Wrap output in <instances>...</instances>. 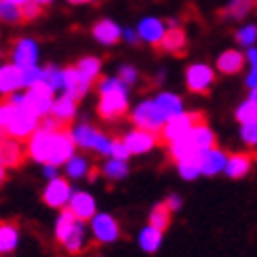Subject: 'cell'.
Instances as JSON below:
<instances>
[{"label":"cell","mask_w":257,"mask_h":257,"mask_svg":"<svg viewBox=\"0 0 257 257\" xmlns=\"http://www.w3.org/2000/svg\"><path fill=\"white\" fill-rule=\"evenodd\" d=\"M70 5H89V3H95V0H68Z\"/></svg>","instance_id":"52"},{"label":"cell","mask_w":257,"mask_h":257,"mask_svg":"<svg viewBox=\"0 0 257 257\" xmlns=\"http://www.w3.org/2000/svg\"><path fill=\"white\" fill-rule=\"evenodd\" d=\"M188 47V36L181 28H167V34L160 42V49L171 55H181Z\"/></svg>","instance_id":"22"},{"label":"cell","mask_w":257,"mask_h":257,"mask_svg":"<svg viewBox=\"0 0 257 257\" xmlns=\"http://www.w3.org/2000/svg\"><path fill=\"white\" fill-rule=\"evenodd\" d=\"M247 87H249V89H255V87H257V63H255V66H251V70H249Z\"/></svg>","instance_id":"50"},{"label":"cell","mask_w":257,"mask_h":257,"mask_svg":"<svg viewBox=\"0 0 257 257\" xmlns=\"http://www.w3.org/2000/svg\"><path fill=\"white\" fill-rule=\"evenodd\" d=\"M5 179H7V173H5V165H0V186L5 184Z\"/></svg>","instance_id":"53"},{"label":"cell","mask_w":257,"mask_h":257,"mask_svg":"<svg viewBox=\"0 0 257 257\" xmlns=\"http://www.w3.org/2000/svg\"><path fill=\"white\" fill-rule=\"evenodd\" d=\"M72 133H74V139H76V146L95 150L97 154H103V156L112 154V139L105 137L97 128H93L91 124H78Z\"/></svg>","instance_id":"5"},{"label":"cell","mask_w":257,"mask_h":257,"mask_svg":"<svg viewBox=\"0 0 257 257\" xmlns=\"http://www.w3.org/2000/svg\"><path fill=\"white\" fill-rule=\"evenodd\" d=\"M122 38L128 42V45H137V42H139V34H137V30H131V28L122 30Z\"/></svg>","instance_id":"48"},{"label":"cell","mask_w":257,"mask_h":257,"mask_svg":"<svg viewBox=\"0 0 257 257\" xmlns=\"http://www.w3.org/2000/svg\"><path fill=\"white\" fill-rule=\"evenodd\" d=\"M76 68H78L91 82H95V80L99 78V74H101V59H97V57H82V59L76 63Z\"/></svg>","instance_id":"36"},{"label":"cell","mask_w":257,"mask_h":257,"mask_svg":"<svg viewBox=\"0 0 257 257\" xmlns=\"http://www.w3.org/2000/svg\"><path fill=\"white\" fill-rule=\"evenodd\" d=\"M91 80L84 76V74L76 68V66H72V68H68V70H63V93H68V95H72L74 99H82L84 95L89 93V89H91Z\"/></svg>","instance_id":"12"},{"label":"cell","mask_w":257,"mask_h":257,"mask_svg":"<svg viewBox=\"0 0 257 257\" xmlns=\"http://www.w3.org/2000/svg\"><path fill=\"white\" fill-rule=\"evenodd\" d=\"M74 148H76V139H74V133H70L68 128L63 131H55L53 133V144H51V156L47 165H66L68 160L74 156Z\"/></svg>","instance_id":"8"},{"label":"cell","mask_w":257,"mask_h":257,"mask_svg":"<svg viewBox=\"0 0 257 257\" xmlns=\"http://www.w3.org/2000/svg\"><path fill=\"white\" fill-rule=\"evenodd\" d=\"M13 103L11 101H0V133H7V128L13 118Z\"/></svg>","instance_id":"43"},{"label":"cell","mask_w":257,"mask_h":257,"mask_svg":"<svg viewBox=\"0 0 257 257\" xmlns=\"http://www.w3.org/2000/svg\"><path fill=\"white\" fill-rule=\"evenodd\" d=\"M236 120L240 122V124H249V122H255L257 120V105L251 101V99H247V101H242L238 108H236Z\"/></svg>","instance_id":"37"},{"label":"cell","mask_w":257,"mask_h":257,"mask_svg":"<svg viewBox=\"0 0 257 257\" xmlns=\"http://www.w3.org/2000/svg\"><path fill=\"white\" fill-rule=\"evenodd\" d=\"M177 171L179 175L184 179H196L198 175H202V165H200V154L198 156H192L188 160H184V163H177Z\"/></svg>","instance_id":"35"},{"label":"cell","mask_w":257,"mask_h":257,"mask_svg":"<svg viewBox=\"0 0 257 257\" xmlns=\"http://www.w3.org/2000/svg\"><path fill=\"white\" fill-rule=\"evenodd\" d=\"M51 116H55V118L63 124H70L72 118L76 116V99L72 97V95L63 93L61 97L55 99V103H53V110H51Z\"/></svg>","instance_id":"24"},{"label":"cell","mask_w":257,"mask_h":257,"mask_svg":"<svg viewBox=\"0 0 257 257\" xmlns=\"http://www.w3.org/2000/svg\"><path fill=\"white\" fill-rule=\"evenodd\" d=\"M171 213L173 211L167 207V202H160V205H156L152 209V213H150V226L165 232L169 228V223H171Z\"/></svg>","instance_id":"33"},{"label":"cell","mask_w":257,"mask_h":257,"mask_svg":"<svg viewBox=\"0 0 257 257\" xmlns=\"http://www.w3.org/2000/svg\"><path fill=\"white\" fill-rule=\"evenodd\" d=\"M11 3H15V5H19V7H24L26 3H30V0H11Z\"/></svg>","instance_id":"56"},{"label":"cell","mask_w":257,"mask_h":257,"mask_svg":"<svg viewBox=\"0 0 257 257\" xmlns=\"http://www.w3.org/2000/svg\"><path fill=\"white\" fill-rule=\"evenodd\" d=\"M131 120L137 128H144V131H152V133H160L167 124V116L165 112L158 108L156 99H146L137 105L131 114Z\"/></svg>","instance_id":"4"},{"label":"cell","mask_w":257,"mask_h":257,"mask_svg":"<svg viewBox=\"0 0 257 257\" xmlns=\"http://www.w3.org/2000/svg\"><path fill=\"white\" fill-rule=\"evenodd\" d=\"M99 89V103L97 114L103 120H116L126 114L128 110V87L116 76V78H103L97 84Z\"/></svg>","instance_id":"1"},{"label":"cell","mask_w":257,"mask_h":257,"mask_svg":"<svg viewBox=\"0 0 257 257\" xmlns=\"http://www.w3.org/2000/svg\"><path fill=\"white\" fill-rule=\"evenodd\" d=\"M72 194L74 192L68 184V179L55 177V179H49L45 192H42V200H45V205L51 207V209H61L70 202Z\"/></svg>","instance_id":"9"},{"label":"cell","mask_w":257,"mask_h":257,"mask_svg":"<svg viewBox=\"0 0 257 257\" xmlns=\"http://www.w3.org/2000/svg\"><path fill=\"white\" fill-rule=\"evenodd\" d=\"M91 34H93L95 40L99 42V45L112 47V45H116V42L122 38V28L116 24V21H112V19H99L97 24L93 26Z\"/></svg>","instance_id":"19"},{"label":"cell","mask_w":257,"mask_h":257,"mask_svg":"<svg viewBox=\"0 0 257 257\" xmlns=\"http://www.w3.org/2000/svg\"><path fill=\"white\" fill-rule=\"evenodd\" d=\"M0 21L3 24H19V21H24L21 7L11 3V0H0Z\"/></svg>","instance_id":"34"},{"label":"cell","mask_w":257,"mask_h":257,"mask_svg":"<svg viewBox=\"0 0 257 257\" xmlns=\"http://www.w3.org/2000/svg\"><path fill=\"white\" fill-rule=\"evenodd\" d=\"M63 247H66L68 253H72V255H78L87 249V226H84V221H78L76 226H74L70 236L66 238V242H63Z\"/></svg>","instance_id":"27"},{"label":"cell","mask_w":257,"mask_h":257,"mask_svg":"<svg viewBox=\"0 0 257 257\" xmlns=\"http://www.w3.org/2000/svg\"><path fill=\"white\" fill-rule=\"evenodd\" d=\"M200 122H205V116H202L200 112H181L177 116H173V118H169L165 128L160 131V142L163 144H173L177 142V139L186 137L192 133V128L198 126Z\"/></svg>","instance_id":"3"},{"label":"cell","mask_w":257,"mask_h":257,"mask_svg":"<svg viewBox=\"0 0 257 257\" xmlns=\"http://www.w3.org/2000/svg\"><path fill=\"white\" fill-rule=\"evenodd\" d=\"M34 3H38L40 7H45V5H51V3H53V0H34Z\"/></svg>","instance_id":"55"},{"label":"cell","mask_w":257,"mask_h":257,"mask_svg":"<svg viewBox=\"0 0 257 257\" xmlns=\"http://www.w3.org/2000/svg\"><path fill=\"white\" fill-rule=\"evenodd\" d=\"M192 142L198 148V152H207V150L215 148V133L211 131V126H207V122H200L198 126L192 128Z\"/></svg>","instance_id":"29"},{"label":"cell","mask_w":257,"mask_h":257,"mask_svg":"<svg viewBox=\"0 0 257 257\" xmlns=\"http://www.w3.org/2000/svg\"><path fill=\"white\" fill-rule=\"evenodd\" d=\"M26 158V150L21 146V142L9 137L7 133H0V165L5 167H21Z\"/></svg>","instance_id":"14"},{"label":"cell","mask_w":257,"mask_h":257,"mask_svg":"<svg viewBox=\"0 0 257 257\" xmlns=\"http://www.w3.org/2000/svg\"><path fill=\"white\" fill-rule=\"evenodd\" d=\"M9 101L13 103V118L7 128V135L17 139V142H30V137L40 128V116H36L26 105L24 93H13L9 97Z\"/></svg>","instance_id":"2"},{"label":"cell","mask_w":257,"mask_h":257,"mask_svg":"<svg viewBox=\"0 0 257 257\" xmlns=\"http://www.w3.org/2000/svg\"><path fill=\"white\" fill-rule=\"evenodd\" d=\"M78 223V219L74 217V213L70 211V209H63L61 213H59V217H57V223H55V236H57V240L63 244L66 242V238L70 236V232L74 230V226Z\"/></svg>","instance_id":"31"},{"label":"cell","mask_w":257,"mask_h":257,"mask_svg":"<svg viewBox=\"0 0 257 257\" xmlns=\"http://www.w3.org/2000/svg\"><path fill=\"white\" fill-rule=\"evenodd\" d=\"M255 7V0H230V3L221 9V17L228 19H244Z\"/></svg>","instance_id":"30"},{"label":"cell","mask_w":257,"mask_h":257,"mask_svg":"<svg viewBox=\"0 0 257 257\" xmlns=\"http://www.w3.org/2000/svg\"><path fill=\"white\" fill-rule=\"evenodd\" d=\"M198 154H200L198 148L194 146L190 135L177 139V142H173V144H169V156L173 158L175 163H184V160H188L192 156H198Z\"/></svg>","instance_id":"25"},{"label":"cell","mask_w":257,"mask_h":257,"mask_svg":"<svg viewBox=\"0 0 257 257\" xmlns=\"http://www.w3.org/2000/svg\"><path fill=\"white\" fill-rule=\"evenodd\" d=\"M249 99H251V101H253V103L257 105V87H255V89H251V95H249Z\"/></svg>","instance_id":"54"},{"label":"cell","mask_w":257,"mask_h":257,"mask_svg":"<svg viewBox=\"0 0 257 257\" xmlns=\"http://www.w3.org/2000/svg\"><path fill=\"white\" fill-rule=\"evenodd\" d=\"M253 167V156L247 152H238L228 156V165H226V175L232 179H240L244 175H249V171Z\"/></svg>","instance_id":"23"},{"label":"cell","mask_w":257,"mask_h":257,"mask_svg":"<svg viewBox=\"0 0 257 257\" xmlns=\"http://www.w3.org/2000/svg\"><path fill=\"white\" fill-rule=\"evenodd\" d=\"M24 89V70L13 61L0 66V95H13Z\"/></svg>","instance_id":"17"},{"label":"cell","mask_w":257,"mask_h":257,"mask_svg":"<svg viewBox=\"0 0 257 257\" xmlns=\"http://www.w3.org/2000/svg\"><path fill=\"white\" fill-rule=\"evenodd\" d=\"M236 42H238L240 47L251 49L255 42H257V26H253V24L242 26V28L236 32Z\"/></svg>","instance_id":"41"},{"label":"cell","mask_w":257,"mask_h":257,"mask_svg":"<svg viewBox=\"0 0 257 257\" xmlns=\"http://www.w3.org/2000/svg\"><path fill=\"white\" fill-rule=\"evenodd\" d=\"M240 139L247 146H257V120L240 126Z\"/></svg>","instance_id":"44"},{"label":"cell","mask_w":257,"mask_h":257,"mask_svg":"<svg viewBox=\"0 0 257 257\" xmlns=\"http://www.w3.org/2000/svg\"><path fill=\"white\" fill-rule=\"evenodd\" d=\"M53 95H55V91H53L45 80H40V82H36L34 87H30L24 93V97H26V105H28V108L34 112L36 116H40V118H45V116L51 114L53 103H55Z\"/></svg>","instance_id":"6"},{"label":"cell","mask_w":257,"mask_h":257,"mask_svg":"<svg viewBox=\"0 0 257 257\" xmlns=\"http://www.w3.org/2000/svg\"><path fill=\"white\" fill-rule=\"evenodd\" d=\"M213 82H215V70L207 63H192L186 70V87L190 93H209Z\"/></svg>","instance_id":"7"},{"label":"cell","mask_w":257,"mask_h":257,"mask_svg":"<svg viewBox=\"0 0 257 257\" xmlns=\"http://www.w3.org/2000/svg\"><path fill=\"white\" fill-rule=\"evenodd\" d=\"M11 57H13L15 66H19L21 70L34 68L38 63V42L34 38H19L13 45Z\"/></svg>","instance_id":"11"},{"label":"cell","mask_w":257,"mask_h":257,"mask_svg":"<svg viewBox=\"0 0 257 257\" xmlns=\"http://www.w3.org/2000/svg\"><path fill=\"white\" fill-rule=\"evenodd\" d=\"M91 232L95 242H114L120 236V226L108 213H97L91 219Z\"/></svg>","instance_id":"10"},{"label":"cell","mask_w":257,"mask_h":257,"mask_svg":"<svg viewBox=\"0 0 257 257\" xmlns=\"http://www.w3.org/2000/svg\"><path fill=\"white\" fill-rule=\"evenodd\" d=\"M103 173L105 177H110V179H122L126 173H128V167H126V160H108V163L103 165Z\"/></svg>","instance_id":"39"},{"label":"cell","mask_w":257,"mask_h":257,"mask_svg":"<svg viewBox=\"0 0 257 257\" xmlns=\"http://www.w3.org/2000/svg\"><path fill=\"white\" fill-rule=\"evenodd\" d=\"M160 242H163V230L148 226V228H144L142 232H139V247H142L146 253L158 251Z\"/></svg>","instance_id":"32"},{"label":"cell","mask_w":257,"mask_h":257,"mask_svg":"<svg viewBox=\"0 0 257 257\" xmlns=\"http://www.w3.org/2000/svg\"><path fill=\"white\" fill-rule=\"evenodd\" d=\"M244 55H247V61L251 63V66H255V63H257V49H255V47H251L247 53H244Z\"/></svg>","instance_id":"51"},{"label":"cell","mask_w":257,"mask_h":257,"mask_svg":"<svg viewBox=\"0 0 257 257\" xmlns=\"http://www.w3.org/2000/svg\"><path fill=\"white\" fill-rule=\"evenodd\" d=\"M156 103H158V108L165 112L167 118H173V116L184 112V101H181V97L175 95V93H169V91L158 93L156 95Z\"/></svg>","instance_id":"28"},{"label":"cell","mask_w":257,"mask_h":257,"mask_svg":"<svg viewBox=\"0 0 257 257\" xmlns=\"http://www.w3.org/2000/svg\"><path fill=\"white\" fill-rule=\"evenodd\" d=\"M21 13H24V21H34L42 13V7L38 3H34V0H30V3L21 7Z\"/></svg>","instance_id":"47"},{"label":"cell","mask_w":257,"mask_h":257,"mask_svg":"<svg viewBox=\"0 0 257 257\" xmlns=\"http://www.w3.org/2000/svg\"><path fill=\"white\" fill-rule=\"evenodd\" d=\"M0 53H3V51H0Z\"/></svg>","instance_id":"57"},{"label":"cell","mask_w":257,"mask_h":257,"mask_svg":"<svg viewBox=\"0 0 257 257\" xmlns=\"http://www.w3.org/2000/svg\"><path fill=\"white\" fill-rule=\"evenodd\" d=\"M19 242V230L15 223L0 221V255H9L17 249Z\"/></svg>","instance_id":"26"},{"label":"cell","mask_w":257,"mask_h":257,"mask_svg":"<svg viewBox=\"0 0 257 257\" xmlns=\"http://www.w3.org/2000/svg\"><path fill=\"white\" fill-rule=\"evenodd\" d=\"M137 34H139V40L148 42V45L160 47V42H163V38L167 34V26H165V21H160L158 17H144L137 26Z\"/></svg>","instance_id":"16"},{"label":"cell","mask_w":257,"mask_h":257,"mask_svg":"<svg viewBox=\"0 0 257 257\" xmlns=\"http://www.w3.org/2000/svg\"><path fill=\"white\" fill-rule=\"evenodd\" d=\"M42 78H45V70L38 68V66L24 70V89L34 87V84H36V82H40Z\"/></svg>","instance_id":"42"},{"label":"cell","mask_w":257,"mask_h":257,"mask_svg":"<svg viewBox=\"0 0 257 257\" xmlns=\"http://www.w3.org/2000/svg\"><path fill=\"white\" fill-rule=\"evenodd\" d=\"M200 165H202V175H217L219 171H226L228 165V154L219 148H211L207 152H200Z\"/></svg>","instance_id":"20"},{"label":"cell","mask_w":257,"mask_h":257,"mask_svg":"<svg viewBox=\"0 0 257 257\" xmlns=\"http://www.w3.org/2000/svg\"><path fill=\"white\" fill-rule=\"evenodd\" d=\"M42 70H45V78L42 80H45L53 91H63V70H59L55 66H47Z\"/></svg>","instance_id":"40"},{"label":"cell","mask_w":257,"mask_h":257,"mask_svg":"<svg viewBox=\"0 0 257 257\" xmlns=\"http://www.w3.org/2000/svg\"><path fill=\"white\" fill-rule=\"evenodd\" d=\"M66 173L70 177H84L89 173V163L84 156H72L66 163Z\"/></svg>","instance_id":"38"},{"label":"cell","mask_w":257,"mask_h":257,"mask_svg":"<svg viewBox=\"0 0 257 257\" xmlns=\"http://www.w3.org/2000/svg\"><path fill=\"white\" fill-rule=\"evenodd\" d=\"M53 133H55V131H47V128L40 126L38 131L30 137V142H28V154H30V158L38 160V163H42V165L49 163Z\"/></svg>","instance_id":"13"},{"label":"cell","mask_w":257,"mask_h":257,"mask_svg":"<svg viewBox=\"0 0 257 257\" xmlns=\"http://www.w3.org/2000/svg\"><path fill=\"white\" fill-rule=\"evenodd\" d=\"M124 144H126L131 154H146L154 146L160 144V137H158V133L144 131V128H135V131H131L124 137Z\"/></svg>","instance_id":"15"},{"label":"cell","mask_w":257,"mask_h":257,"mask_svg":"<svg viewBox=\"0 0 257 257\" xmlns=\"http://www.w3.org/2000/svg\"><path fill=\"white\" fill-rule=\"evenodd\" d=\"M165 202H167V207H169L171 211H173V213L181 209V198H179V196H175V194H171V196H169Z\"/></svg>","instance_id":"49"},{"label":"cell","mask_w":257,"mask_h":257,"mask_svg":"<svg viewBox=\"0 0 257 257\" xmlns=\"http://www.w3.org/2000/svg\"><path fill=\"white\" fill-rule=\"evenodd\" d=\"M118 78L126 84V87H133V84L139 80V72L133 66H120L118 70Z\"/></svg>","instance_id":"45"},{"label":"cell","mask_w":257,"mask_h":257,"mask_svg":"<svg viewBox=\"0 0 257 257\" xmlns=\"http://www.w3.org/2000/svg\"><path fill=\"white\" fill-rule=\"evenodd\" d=\"M112 158L116 160H126L128 156H131V152H128V148L124 144V139H112Z\"/></svg>","instance_id":"46"},{"label":"cell","mask_w":257,"mask_h":257,"mask_svg":"<svg viewBox=\"0 0 257 257\" xmlns=\"http://www.w3.org/2000/svg\"><path fill=\"white\" fill-rule=\"evenodd\" d=\"M68 209L74 213V217L78 221H89L97 215V213H95V209H97L95 207V200L87 192H74L68 202Z\"/></svg>","instance_id":"18"},{"label":"cell","mask_w":257,"mask_h":257,"mask_svg":"<svg viewBox=\"0 0 257 257\" xmlns=\"http://www.w3.org/2000/svg\"><path fill=\"white\" fill-rule=\"evenodd\" d=\"M244 61H247V55L236 49H228L223 51L221 55L217 57V70L221 74H226V76H232V74H238L242 68H244Z\"/></svg>","instance_id":"21"}]
</instances>
